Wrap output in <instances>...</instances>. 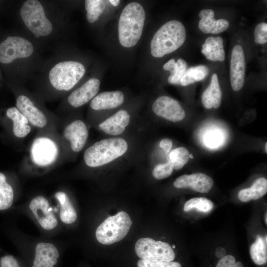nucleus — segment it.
<instances>
[{
    "label": "nucleus",
    "instance_id": "nucleus-1",
    "mask_svg": "<svg viewBox=\"0 0 267 267\" xmlns=\"http://www.w3.org/2000/svg\"><path fill=\"white\" fill-rule=\"evenodd\" d=\"M37 76L38 85L44 90L62 95L72 90L84 77L86 67L81 61L71 59L62 47L42 64Z\"/></svg>",
    "mask_w": 267,
    "mask_h": 267
},
{
    "label": "nucleus",
    "instance_id": "nucleus-2",
    "mask_svg": "<svg viewBox=\"0 0 267 267\" xmlns=\"http://www.w3.org/2000/svg\"><path fill=\"white\" fill-rule=\"evenodd\" d=\"M49 3L26 0L21 4L19 14L23 25L34 38V42L55 38L62 32V12Z\"/></svg>",
    "mask_w": 267,
    "mask_h": 267
},
{
    "label": "nucleus",
    "instance_id": "nucleus-3",
    "mask_svg": "<svg viewBox=\"0 0 267 267\" xmlns=\"http://www.w3.org/2000/svg\"><path fill=\"white\" fill-rule=\"evenodd\" d=\"M22 34L10 36L0 43V62L20 65L23 82L31 77L42 65L36 43Z\"/></svg>",
    "mask_w": 267,
    "mask_h": 267
},
{
    "label": "nucleus",
    "instance_id": "nucleus-4",
    "mask_svg": "<svg viewBox=\"0 0 267 267\" xmlns=\"http://www.w3.org/2000/svg\"><path fill=\"white\" fill-rule=\"evenodd\" d=\"M18 249L25 267H62V245L45 238L21 233Z\"/></svg>",
    "mask_w": 267,
    "mask_h": 267
},
{
    "label": "nucleus",
    "instance_id": "nucleus-5",
    "mask_svg": "<svg viewBox=\"0 0 267 267\" xmlns=\"http://www.w3.org/2000/svg\"><path fill=\"white\" fill-rule=\"evenodd\" d=\"M21 213L28 217L37 226L43 237L49 239L62 231L53 204L45 195L37 194L20 207Z\"/></svg>",
    "mask_w": 267,
    "mask_h": 267
},
{
    "label": "nucleus",
    "instance_id": "nucleus-6",
    "mask_svg": "<svg viewBox=\"0 0 267 267\" xmlns=\"http://www.w3.org/2000/svg\"><path fill=\"white\" fill-rule=\"evenodd\" d=\"M145 20V12L138 2H131L123 9L118 22V38L120 44L126 48L134 46L141 36Z\"/></svg>",
    "mask_w": 267,
    "mask_h": 267
},
{
    "label": "nucleus",
    "instance_id": "nucleus-7",
    "mask_svg": "<svg viewBox=\"0 0 267 267\" xmlns=\"http://www.w3.org/2000/svg\"><path fill=\"white\" fill-rule=\"evenodd\" d=\"M186 39L184 25L178 20L165 23L155 33L150 42L151 55L156 58L163 57L179 48Z\"/></svg>",
    "mask_w": 267,
    "mask_h": 267
},
{
    "label": "nucleus",
    "instance_id": "nucleus-8",
    "mask_svg": "<svg viewBox=\"0 0 267 267\" xmlns=\"http://www.w3.org/2000/svg\"><path fill=\"white\" fill-rule=\"evenodd\" d=\"M128 149V143L123 138H105L88 147L84 153V160L89 167H100L123 156Z\"/></svg>",
    "mask_w": 267,
    "mask_h": 267
},
{
    "label": "nucleus",
    "instance_id": "nucleus-9",
    "mask_svg": "<svg viewBox=\"0 0 267 267\" xmlns=\"http://www.w3.org/2000/svg\"><path fill=\"white\" fill-rule=\"evenodd\" d=\"M59 149L57 143L48 136H40L33 140L30 150L31 172L42 174L49 170L57 160Z\"/></svg>",
    "mask_w": 267,
    "mask_h": 267
},
{
    "label": "nucleus",
    "instance_id": "nucleus-10",
    "mask_svg": "<svg viewBox=\"0 0 267 267\" xmlns=\"http://www.w3.org/2000/svg\"><path fill=\"white\" fill-rule=\"evenodd\" d=\"M132 221L128 214L121 211L109 217L96 228L97 241L104 245H110L122 240L128 234Z\"/></svg>",
    "mask_w": 267,
    "mask_h": 267
},
{
    "label": "nucleus",
    "instance_id": "nucleus-11",
    "mask_svg": "<svg viewBox=\"0 0 267 267\" xmlns=\"http://www.w3.org/2000/svg\"><path fill=\"white\" fill-rule=\"evenodd\" d=\"M16 107L31 125L40 129H44L48 125V115L43 104L35 95L22 87L16 97Z\"/></svg>",
    "mask_w": 267,
    "mask_h": 267
},
{
    "label": "nucleus",
    "instance_id": "nucleus-12",
    "mask_svg": "<svg viewBox=\"0 0 267 267\" xmlns=\"http://www.w3.org/2000/svg\"><path fill=\"white\" fill-rule=\"evenodd\" d=\"M135 251L138 257L146 260L172 262L176 257L174 251L168 243L149 237L137 240Z\"/></svg>",
    "mask_w": 267,
    "mask_h": 267
},
{
    "label": "nucleus",
    "instance_id": "nucleus-13",
    "mask_svg": "<svg viewBox=\"0 0 267 267\" xmlns=\"http://www.w3.org/2000/svg\"><path fill=\"white\" fill-rule=\"evenodd\" d=\"M53 199L54 209L62 229L74 224L78 219V213L69 194L59 189L54 193Z\"/></svg>",
    "mask_w": 267,
    "mask_h": 267
},
{
    "label": "nucleus",
    "instance_id": "nucleus-14",
    "mask_svg": "<svg viewBox=\"0 0 267 267\" xmlns=\"http://www.w3.org/2000/svg\"><path fill=\"white\" fill-rule=\"evenodd\" d=\"M152 110L156 115L173 122L180 121L185 116V111L180 103L165 95L160 96L154 101Z\"/></svg>",
    "mask_w": 267,
    "mask_h": 267
},
{
    "label": "nucleus",
    "instance_id": "nucleus-15",
    "mask_svg": "<svg viewBox=\"0 0 267 267\" xmlns=\"http://www.w3.org/2000/svg\"><path fill=\"white\" fill-rule=\"evenodd\" d=\"M100 85V81L97 78L89 79L68 95L67 103L74 108H79L84 105L97 95Z\"/></svg>",
    "mask_w": 267,
    "mask_h": 267
},
{
    "label": "nucleus",
    "instance_id": "nucleus-16",
    "mask_svg": "<svg viewBox=\"0 0 267 267\" xmlns=\"http://www.w3.org/2000/svg\"><path fill=\"white\" fill-rule=\"evenodd\" d=\"M245 58L242 47L236 45L231 52L230 65V80L232 89L237 91L244 83L245 76Z\"/></svg>",
    "mask_w": 267,
    "mask_h": 267
},
{
    "label": "nucleus",
    "instance_id": "nucleus-17",
    "mask_svg": "<svg viewBox=\"0 0 267 267\" xmlns=\"http://www.w3.org/2000/svg\"><path fill=\"white\" fill-rule=\"evenodd\" d=\"M64 138L70 143L71 149L75 152H80L85 146L89 136L86 124L81 120H75L64 128Z\"/></svg>",
    "mask_w": 267,
    "mask_h": 267
},
{
    "label": "nucleus",
    "instance_id": "nucleus-18",
    "mask_svg": "<svg viewBox=\"0 0 267 267\" xmlns=\"http://www.w3.org/2000/svg\"><path fill=\"white\" fill-rule=\"evenodd\" d=\"M173 184L177 188H190L200 193H207L212 188L214 181L205 174L196 173L178 177Z\"/></svg>",
    "mask_w": 267,
    "mask_h": 267
},
{
    "label": "nucleus",
    "instance_id": "nucleus-19",
    "mask_svg": "<svg viewBox=\"0 0 267 267\" xmlns=\"http://www.w3.org/2000/svg\"><path fill=\"white\" fill-rule=\"evenodd\" d=\"M130 122L127 110H120L99 124V129L107 134L116 136L123 134Z\"/></svg>",
    "mask_w": 267,
    "mask_h": 267
},
{
    "label": "nucleus",
    "instance_id": "nucleus-20",
    "mask_svg": "<svg viewBox=\"0 0 267 267\" xmlns=\"http://www.w3.org/2000/svg\"><path fill=\"white\" fill-rule=\"evenodd\" d=\"M201 18L199 23V29L205 34H217L225 31L229 27V22L225 19L215 20L212 9H203L199 13Z\"/></svg>",
    "mask_w": 267,
    "mask_h": 267
},
{
    "label": "nucleus",
    "instance_id": "nucleus-21",
    "mask_svg": "<svg viewBox=\"0 0 267 267\" xmlns=\"http://www.w3.org/2000/svg\"><path fill=\"white\" fill-rule=\"evenodd\" d=\"M124 101V94L119 90L104 91L96 95L90 101V106L94 110L118 107Z\"/></svg>",
    "mask_w": 267,
    "mask_h": 267
},
{
    "label": "nucleus",
    "instance_id": "nucleus-22",
    "mask_svg": "<svg viewBox=\"0 0 267 267\" xmlns=\"http://www.w3.org/2000/svg\"><path fill=\"white\" fill-rule=\"evenodd\" d=\"M222 96L218 76L215 73L212 76L210 84L202 95V103L207 109H217L221 105Z\"/></svg>",
    "mask_w": 267,
    "mask_h": 267
},
{
    "label": "nucleus",
    "instance_id": "nucleus-23",
    "mask_svg": "<svg viewBox=\"0 0 267 267\" xmlns=\"http://www.w3.org/2000/svg\"><path fill=\"white\" fill-rule=\"evenodd\" d=\"M7 117L13 123L12 131L18 138H24L31 132V126L26 117L16 107L9 108L6 112Z\"/></svg>",
    "mask_w": 267,
    "mask_h": 267
},
{
    "label": "nucleus",
    "instance_id": "nucleus-24",
    "mask_svg": "<svg viewBox=\"0 0 267 267\" xmlns=\"http://www.w3.org/2000/svg\"><path fill=\"white\" fill-rule=\"evenodd\" d=\"M201 52L206 58L213 61H223L225 58L223 39L221 37H209L202 45Z\"/></svg>",
    "mask_w": 267,
    "mask_h": 267
},
{
    "label": "nucleus",
    "instance_id": "nucleus-25",
    "mask_svg": "<svg viewBox=\"0 0 267 267\" xmlns=\"http://www.w3.org/2000/svg\"><path fill=\"white\" fill-rule=\"evenodd\" d=\"M267 192V180L264 178H260L257 179L250 187L240 190L238 197L241 202H247L261 198Z\"/></svg>",
    "mask_w": 267,
    "mask_h": 267
},
{
    "label": "nucleus",
    "instance_id": "nucleus-26",
    "mask_svg": "<svg viewBox=\"0 0 267 267\" xmlns=\"http://www.w3.org/2000/svg\"><path fill=\"white\" fill-rule=\"evenodd\" d=\"M15 200L13 186L7 181L4 174L0 172V211L10 209Z\"/></svg>",
    "mask_w": 267,
    "mask_h": 267
},
{
    "label": "nucleus",
    "instance_id": "nucleus-27",
    "mask_svg": "<svg viewBox=\"0 0 267 267\" xmlns=\"http://www.w3.org/2000/svg\"><path fill=\"white\" fill-rule=\"evenodd\" d=\"M165 70L171 73L168 79L171 84H180V80L187 69L186 62L182 58H178L177 62L174 59H171L163 65Z\"/></svg>",
    "mask_w": 267,
    "mask_h": 267
},
{
    "label": "nucleus",
    "instance_id": "nucleus-28",
    "mask_svg": "<svg viewBox=\"0 0 267 267\" xmlns=\"http://www.w3.org/2000/svg\"><path fill=\"white\" fill-rule=\"evenodd\" d=\"M267 236L265 239L258 235L255 241L251 245L250 254L253 262L258 265H263L267 262Z\"/></svg>",
    "mask_w": 267,
    "mask_h": 267
},
{
    "label": "nucleus",
    "instance_id": "nucleus-29",
    "mask_svg": "<svg viewBox=\"0 0 267 267\" xmlns=\"http://www.w3.org/2000/svg\"><path fill=\"white\" fill-rule=\"evenodd\" d=\"M209 73L208 67L205 65L191 67L187 69L180 80V84L183 86L203 80Z\"/></svg>",
    "mask_w": 267,
    "mask_h": 267
},
{
    "label": "nucleus",
    "instance_id": "nucleus-30",
    "mask_svg": "<svg viewBox=\"0 0 267 267\" xmlns=\"http://www.w3.org/2000/svg\"><path fill=\"white\" fill-rule=\"evenodd\" d=\"M189 152L185 147H179L172 150L168 156V163L173 169L178 170L182 169L189 159Z\"/></svg>",
    "mask_w": 267,
    "mask_h": 267
},
{
    "label": "nucleus",
    "instance_id": "nucleus-31",
    "mask_svg": "<svg viewBox=\"0 0 267 267\" xmlns=\"http://www.w3.org/2000/svg\"><path fill=\"white\" fill-rule=\"evenodd\" d=\"M85 8L88 21L90 24L94 23L105 10V1L102 0H85Z\"/></svg>",
    "mask_w": 267,
    "mask_h": 267
},
{
    "label": "nucleus",
    "instance_id": "nucleus-32",
    "mask_svg": "<svg viewBox=\"0 0 267 267\" xmlns=\"http://www.w3.org/2000/svg\"><path fill=\"white\" fill-rule=\"evenodd\" d=\"M214 208L213 202L205 197H196L186 201L183 207V210L188 212L196 209L199 212L209 213Z\"/></svg>",
    "mask_w": 267,
    "mask_h": 267
},
{
    "label": "nucleus",
    "instance_id": "nucleus-33",
    "mask_svg": "<svg viewBox=\"0 0 267 267\" xmlns=\"http://www.w3.org/2000/svg\"><path fill=\"white\" fill-rule=\"evenodd\" d=\"M173 169L168 163L160 164L156 166L153 170L152 175L157 179H163L169 177L173 173Z\"/></svg>",
    "mask_w": 267,
    "mask_h": 267
},
{
    "label": "nucleus",
    "instance_id": "nucleus-34",
    "mask_svg": "<svg viewBox=\"0 0 267 267\" xmlns=\"http://www.w3.org/2000/svg\"><path fill=\"white\" fill-rule=\"evenodd\" d=\"M138 267H181L180 263L176 262H164L140 259L137 262Z\"/></svg>",
    "mask_w": 267,
    "mask_h": 267
},
{
    "label": "nucleus",
    "instance_id": "nucleus-35",
    "mask_svg": "<svg viewBox=\"0 0 267 267\" xmlns=\"http://www.w3.org/2000/svg\"><path fill=\"white\" fill-rule=\"evenodd\" d=\"M255 42L258 44H264L267 42V24L261 22L258 24L254 31Z\"/></svg>",
    "mask_w": 267,
    "mask_h": 267
},
{
    "label": "nucleus",
    "instance_id": "nucleus-36",
    "mask_svg": "<svg viewBox=\"0 0 267 267\" xmlns=\"http://www.w3.org/2000/svg\"><path fill=\"white\" fill-rule=\"evenodd\" d=\"M216 267H243V265L240 262H236L234 256L229 255L222 258Z\"/></svg>",
    "mask_w": 267,
    "mask_h": 267
},
{
    "label": "nucleus",
    "instance_id": "nucleus-37",
    "mask_svg": "<svg viewBox=\"0 0 267 267\" xmlns=\"http://www.w3.org/2000/svg\"><path fill=\"white\" fill-rule=\"evenodd\" d=\"M159 146L166 154H168L172 147V141L170 139L164 138L160 141Z\"/></svg>",
    "mask_w": 267,
    "mask_h": 267
},
{
    "label": "nucleus",
    "instance_id": "nucleus-38",
    "mask_svg": "<svg viewBox=\"0 0 267 267\" xmlns=\"http://www.w3.org/2000/svg\"><path fill=\"white\" fill-rule=\"evenodd\" d=\"M215 254L217 257L221 259L225 256L226 251L223 248L218 247L216 250Z\"/></svg>",
    "mask_w": 267,
    "mask_h": 267
},
{
    "label": "nucleus",
    "instance_id": "nucleus-39",
    "mask_svg": "<svg viewBox=\"0 0 267 267\" xmlns=\"http://www.w3.org/2000/svg\"><path fill=\"white\" fill-rule=\"evenodd\" d=\"M109 1L115 6H118L120 2L119 0H110Z\"/></svg>",
    "mask_w": 267,
    "mask_h": 267
},
{
    "label": "nucleus",
    "instance_id": "nucleus-40",
    "mask_svg": "<svg viewBox=\"0 0 267 267\" xmlns=\"http://www.w3.org/2000/svg\"><path fill=\"white\" fill-rule=\"evenodd\" d=\"M267 213H266L265 216V222H266V224L267 223Z\"/></svg>",
    "mask_w": 267,
    "mask_h": 267
},
{
    "label": "nucleus",
    "instance_id": "nucleus-41",
    "mask_svg": "<svg viewBox=\"0 0 267 267\" xmlns=\"http://www.w3.org/2000/svg\"><path fill=\"white\" fill-rule=\"evenodd\" d=\"M267 142H266L265 148V151H266V152H267Z\"/></svg>",
    "mask_w": 267,
    "mask_h": 267
},
{
    "label": "nucleus",
    "instance_id": "nucleus-42",
    "mask_svg": "<svg viewBox=\"0 0 267 267\" xmlns=\"http://www.w3.org/2000/svg\"><path fill=\"white\" fill-rule=\"evenodd\" d=\"M189 158H191V159L193 158V156L192 154H189Z\"/></svg>",
    "mask_w": 267,
    "mask_h": 267
}]
</instances>
